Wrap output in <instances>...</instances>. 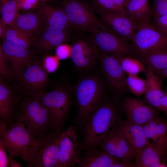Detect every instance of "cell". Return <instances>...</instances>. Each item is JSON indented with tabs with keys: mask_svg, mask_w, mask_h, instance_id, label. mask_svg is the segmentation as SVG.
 <instances>
[{
	"mask_svg": "<svg viewBox=\"0 0 167 167\" xmlns=\"http://www.w3.org/2000/svg\"><path fill=\"white\" fill-rule=\"evenodd\" d=\"M122 103L113 97L105 99L99 108L88 118L82 128L81 148L99 147L122 119Z\"/></svg>",
	"mask_w": 167,
	"mask_h": 167,
	"instance_id": "1",
	"label": "cell"
},
{
	"mask_svg": "<svg viewBox=\"0 0 167 167\" xmlns=\"http://www.w3.org/2000/svg\"><path fill=\"white\" fill-rule=\"evenodd\" d=\"M50 89L37 97L47 109L50 120V130L62 134L73 104V89L67 81L51 83Z\"/></svg>",
	"mask_w": 167,
	"mask_h": 167,
	"instance_id": "2",
	"label": "cell"
},
{
	"mask_svg": "<svg viewBox=\"0 0 167 167\" xmlns=\"http://www.w3.org/2000/svg\"><path fill=\"white\" fill-rule=\"evenodd\" d=\"M74 91L77 107L75 122L82 128L88 118L105 98V86L99 75L92 74L80 79Z\"/></svg>",
	"mask_w": 167,
	"mask_h": 167,
	"instance_id": "3",
	"label": "cell"
},
{
	"mask_svg": "<svg viewBox=\"0 0 167 167\" xmlns=\"http://www.w3.org/2000/svg\"><path fill=\"white\" fill-rule=\"evenodd\" d=\"M14 119V123H22L36 139L50 132L48 111L35 97L27 96L22 98L16 107Z\"/></svg>",
	"mask_w": 167,
	"mask_h": 167,
	"instance_id": "4",
	"label": "cell"
},
{
	"mask_svg": "<svg viewBox=\"0 0 167 167\" xmlns=\"http://www.w3.org/2000/svg\"><path fill=\"white\" fill-rule=\"evenodd\" d=\"M37 141L22 123L15 122L7 128L5 124L0 121V143L8 151L9 160L20 156L27 162L29 149Z\"/></svg>",
	"mask_w": 167,
	"mask_h": 167,
	"instance_id": "5",
	"label": "cell"
},
{
	"mask_svg": "<svg viewBox=\"0 0 167 167\" xmlns=\"http://www.w3.org/2000/svg\"><path fill=\"white\" fill-rule=\"evenodd\" d=\"M15 88L23 96L37 97L46 92L51 82L43 60L33 59L23 72L17 76Z\"/></svg>",
	"mask_w": 167,
	"mask_h": 167,
	"instance_id": "6",
	"label": "cell"
},
{
	"mask_svg": "<svg viewBox=\"0 0 167 167\" xmlns=\"http://www.w3.org/2000/svg\"><path fill=\"white\" fill-rule=\"evenodd\" d=\"M61 134L51 131L29 149L27 167H56Z\"/></svg>",
	"mask_w": 167,
	"mask_h": 167,
	"instance_id": "7",
	"label": "cell"
},
{
	"mask_svg": "<svg viewBox=\"0 0 167 167\" xmlns=\"http://www.w3.org/2000/svg\"><path fill=\"white\" fill-rule=\"evenodd\" d=\"M88 31L91 33L93 43L101 51L117 57L130 56L137 58L132 43L111 30L94 27Z\"/></svg>",
	"mask_w": 167,
	"mask_h": 167,
	"instance_id": "8",
	"label": "cell"
},
{
	"mask_svg": "<svg viewBox=\"0 0 167 167\" xmlns=\"http://www.w3.org/2000/svg\"><path fill=\"white\" fill-rule=\"evenodd\" d=\"M132 43L137 58L164 51L167 46V36L150 23L137 28Z\"/></svg>",
	"mask_w": 167,
	"mask_h": 167,
	"instance_id": "9",
	"label": "cell"
},
{
	"mask_svg": "<svg viewBox=\"0 0 167 167\" xmlns=\"http://www.w3.org/2000/svg\"><path fill=\"white\" fill-rule=\"evenodd\" d=\"M101 69L113 93L118 99L125 96L129 90L125 73L121 66L118 57L101 51L99 56Z\"/></svg>",
	"mask_w": 167,
	"mask_h": 167,
	"instance_id": "10",
	"label": "cell"
},
{
	"mask_svg": "<svg viewBox=\"0 0 167 167\" xmlns=\"http://www.w3.org/2000/svg\"><path fill=\"white\" fill-rule=\"evenodd\" d=\"M63 9L71 25L74 28L88 31L92 28H107L86 3L77 0H67Z\"/></svg>",
	"mask_w": 167,
	"mask_h": 167,
	"instance_id": "11",
	"label": "cell"
},
{
	"mask_svg": "<svg viewBox=\"0 0 167 167\" xmlns=\"http://www.w3.org/2000/svg\"><path fill=\"white\" fill-rule=\"evenodd\" d=\"M76 126L71 125L61 135L56 167H72L79 161L82 150Z\"/></svg>",
	"mask_w": 167,
	"mask_h": 167,
	"instance_id": "12",
	"label": "cell"
},
{
	"mask_svg": "<svg viewBox=\"0 0 167 167\" xmlns=\"http://www.w3.org/2000/svg\"><path fill=\"white\" fill-rule=\"evenodd\" d=\"M122 104L126 120L133 123L143 126L160 116L159 109L135 98L125 97Z\"/></svg>",
	"mask_w": 167,
	"mask_h": 167,
	"instance_id": "13",
	"label": "cell"
},
{
	"mask_svg": "<svg viewBox=\"0 0 167 167\" xmlns=\"http://www.w3.org/2000/svg\"><path fill=\"white\" fill-rule=\"evenodd\" d=\"M23 97L15 87L0 77V121L5 124L7 128L14 124L16 107Z\"/></svg>",
	"mask_w": 167,
	"mask_h": 167,
	"instance_id": "14",
	"label": "cell"
},
{
	"mask_svg": "<svg viewBox=\"0 0 167 167\" xmlns=\"http://www.w3.org/2000/svg\"><path fill=\"white\" fill-rule=\"evenodd\" d=\"M98 11L104 24L118 36L132 42L137 28V24L133 20L101 6Z\"/></svg>",
	"mask_w": 167,
	"mask_h": 167,
	"instance_id": "15",
	"label": "cell"
},
{
	"mask_svg": "<svg viewBox=\"0 0 167 167\" xmlns=\"http://www.w3.org/2000/svg\"><path fill=\"white\" fill-rule=\"evenodd\" d=\"M99 54V49L93 42L80 40L72 46L70 58L77 70L87 71L95 66Z\"/></svg>",
	"mask_w": 167,
	"mask_h": 167,
	"instance_id": "16",
	"label": "cell"
},
{
	"mask_svg": "<svg viewBox=\"0 0 167 167\" xmlns=\"http://www.w3.org/2000/svg\"><path fill=\"white\" fill-rule=\"evenodd\" d=\"M115 128L126 139L135 158L149 143L142 125L122 119Z\"/></svg>",
	"mask_w": 167,
	"mask_h": 167,
	"instance_id": "17",
	"label": "cell"
},
{
	"mask_svg": "<svg viewBox=\"0 0 167 167\" xmlns=\"http://www.w3.org/2000/svg\"><path fill=\"white\" fill-rule=\"evenodd\" d=\"M115 127L99 147L111 156L131 164L135 157L126 139Z\"/></svg>",
	"mask_w": 167,
	"mask_h": 167,
	"instance_id": "18",
	"label": "cell"
},
{
	"mask_svg": "<svg viewBox=\"0 0 167 167\" xmlns=\"http://www.w3.org/2000/svg\"><path fill=\"white\" fill-rule=\"evenodd\" d=\"M167 145L149 143L135 158L136 167H167Z\"/></svg>",
	"mask_w": 167,
	"mask_h": 167,
	"instance_id": "19",
	"label": "cell"
},
{
	"mask_svg": "<svg viewBox=\"0 0 167 167\" xmlns=\"http://www.w3.org/2000/svg\"><path fill=\"white\" fill-rule=\"evenodd\" d=\"M15 78L21 74L33 59L29 49L11 44L5 41L1 45Z\"/></svg>",
	"mask_w": 167,
	"mask_h": 167,
	"instance_id": "20",
	"label": "cell"
},
{
	"mask_svg": "<svg viewBox=\"0 0 167 167\" xmlns=\"http://www.w3.org/2000/svg\"><path fill=\"white\" fill-rule=\"evenodd\" d=\"M75 167H112L123 161L100 148L93 147L84 150Z\"/></svg>",
	"mask_w": 167,
	"mask_h": 167,
	"instance_id": "21",
	"label": "cell"
},
{
	"mask_svg": "<svg viewBox=\"0 0 167 167\" xmlns=\"http://www.w3.org/2000/svg\"><path fill=\"white\" fill-rule=\"evenodd\" d=\"M147 82L146 90L142 101L145 103L161 108V100L164 95L162 79L156 75L154 71L146 67L144 72Z\"/></svg>",
	"mask_w": 167,
	"mask_h": 167,
	"instance_id": "22",
	"label": "cell"
},
{
	"mask_svg": "<svg viewBox=\"0 0 167 167\" xmlns=\"http://www.w3.org/2000/svg\"><path fill=\"white\" fill-rule=\"evenodd\" d=\"M38 7L40 17L49 27L67 30L71 26L63 9L55 8L43 2Z\"/></svg>",
	"mask_w": 167,
	"mask_h": 167,
	"instance_id": "23",
	"label": "cell"
},
{
	"mask_svg": "<svg viewBox=\"0 0 167 167\" xmlns=\"http://www.w3.org/2000/svg\"><path fill=\"white\" fill-rule=\"evenodd\" d=\"M125 9L128 16L136 23L137 28L150 23L152 12L148 0H128Z\"/></svg>",
	"mask_w": 167,
	"mask_h": 167,
	"instance_id": "24",
	"label": "cell"
},
{
	"mask_svg": "<svg viewBox=\"0 0 167 167\" xmlns=\"http://www.w3.org/2000/svg\"><path fill=\"white\" fill-rule=\"evenodd\" d=\"M66 30L49 27L43 33L37 45L41 51H50L53 48L63 44L67 36Z\"/></svg>",
	"mask_w": 167,
	"mask_h": 167,
	"instance_id": "25",
	"label": "cell"
},
{
	"mask_svg": "<svg viewBox=\"0 0 167 167\" xmlns=\"http://www.w3.org/2000/svg\"><path fill=\"white\" fill-rule=\"evenodd\" d=\"M145 135L153 142L167 145V122L160 116L143 125Z\"/></svg>",
	"mask_w": 167,
	"mask_h": 167,
	"instance_id": "26",
	"label": "cell"
},
{
	"mask_svg": "<svg viewBox=\"0 0 167 167\" xmlns=\"http://www.w3.org/2000/svg\"><path fill=\"white\" fill-rule=\"evenodd\" d=\"M39 20L38 16L32 12L19 14L11 27L29 35L38 29Z\"/></svg>",
	"mask_w": 167,
	"mask_h": 167,
	"instance_id": "27",
	"label": "cell"
},
{
	"mask_svg": "<svg viewBox=\"0 0 167 167\" xmlns=\"http://www.w3.org/2000/svg\"><path fill=\"white\" fill-rule=\"evenodd\" d=\"M4 41L13 45L29 49L32 43L31 36L11 26L8 27Z\"/></svg>",
	"mask_w": 167,
	"mask_h": 167,
	"instance_id": "28",
	"label": "cell"
},
{
	"mask_svg": "<svg viewBox=\"0 0 167 167\" xmlns=\"http://www.w3.org/2000/svg\"><path fill=\"white\" fill-rule=\"evenodd\" d=\"M153 71L167 68V52L164 51L138 58Z\"/></svg>",
	"mask_w": 167,
	"mask_h": 167,
	"instance_id": "29",
	"label": "cell"
},
{
	"mask_svg": "<svg viewBox=\"0 0 167 167\" xmlns=\"http://www.w3.org/2000/svg\"><path fill=\"white\" fill-rule=\"evenodd\" d=\"M121 67L127 75H137L144 72L145 65L138 59L130 56L118 57Z\"/></svg>",
	"mask_w": 167,
	"mask_h": 167,
	"instance_id": "30",
	"label": "cell"
},
{
	"mask_svg": "<svg viewBox=\"0 0 167 167\" xmlns=\"http://www.w3.org/2000/svg\"><path fill=\"white\" fill-rule=\"evenodd\" d=\"M1 6V19L6 26H11L19 15L16 1L10 0Z\"/></svg>",
	"mask_w": 167,
	"mask_h": 167,
	"instance_id": "31",
	"label": "cell"
},
{
	"mask_svg": "<svg viewBox=\"0 0 167 167\" xmlns=\"http://www.w3.org/2000/svg\"><path fill=\"white\" fill-rule=\"evenodd\" d=\"M126 82L129 90L133 94L138 96L145 94L147 86L146 79L140 78L137 75H127Z\"/></svg>",
	"mask_w": 167,
	"mask_h": 167,
	"instance_id": "32",
	"label": "cell"
},
{
	"mask_svg": "<svg viewBox=\"0 0 167 167\" xmlns=\"http://www.w3.org/2000/svg\"><path fill=\"white\" fill-rule=\"evenodd\" d=\"M0 76L8 81L15 79L11 67L6 60L1 46H0Z\"/></svg>",
	"mask_w": 167,
	"mask_h": 167,
	"instance_id": "33",
	"label": "cell"
},
{
	"mask_svg": "<svg viewBox=\"0 0 167 167\" xmlns=\"http://www.w3.org/2000/svg\"><path fill=\"white\" fill-rule=\"evenodd\" d=\"M59 59L56 56L46 55L43 60L44 66L48 73L55 72L59 64Z\"/></svg>",
	"mask_w": 167,
	"mask_h": 167,
	"instance_id": "34",
	"label": "cell"
},
{
	"mask_svg": "<svg viewBox=\"0 0 167 167\" xmlns=\"http://www.w3.org/2000/svg\"><path fill=\"white\" fill-rule=\"evenodd\" d=\"M151 9L153 19L167 13V0H154Z\"/></svg>",
	"mask_w": 167,
	"mask_h": 167,
	"instance_id": "35",
	"label": "cell"
},
{
	"mask_svg": "<svg viewBox=\"0 0 167 167\" xmlns=\"http://www.w3.org/2000/svg\"><path fill=\"white\" fill-rule=\"evenodd\" d=\"M72 51V46L65 44H62L55 49L56 56L59 60H64L71 57Z\"/></svg>",
	"mask_w": 167,
	"mask_h": 167,
	"instance_id": "36",
	"label": "cell"
},
{
	"mask_svg": "<svg viewBox=\"0 0 167 167\" xmlns=\"http://www.w3.org/2000/svg\"><path fill=\"white\" fill-rule=\"evenodd\" d=\"M153 19L152 24L161 32L167 36V13Z\"/></svg>",
	"mask_w": 167,
	"mask_h": 167,
	"instance_id": "37",
	"label": "cell"
},
{
	"mask_svg": "<svg viewBox=\"0 0 167 167\" xmlns=\"http://www.w3.org/2000/svg\"><path fill=\"white\" fill-rule=\"evenodd\" d=\"M19 10H27L38 6V0H15Z\"/></svg>",
	"mask_w": 167,
	"mask_h": 167,
	"instance_id": "38",
	"label": "cell"
},
{
	"mask_svg": "<svg viewBox=\"0 0 167 167\" xmlns=\"http://www.w3.org/2000/svg\"><path fill=\"white\" fill-rule=\"evenodd\" d=\"M101 6L106 9L113 11L120 15L128 16L127 14L122 12L114 5L112 0H96Z\"/></svg>",
	"mask_w": 167,
	"mask_h": 167,
	"instance_id": "39",
	"label": "cell"
},
{
	"mask_svg": "<svg viewBox=\"0 0 167 167\" xmlns=\"http://www.w3.org/2000/svg\"><path fill=\"white\" fill-rule=\"evenodd\" d=\"M6 148L1 143H0V167H9V159L7 156Z\"/></svg>",
	"mask_w": 167,
	"mask_h": 167,
	"instance_id": "40",
	"label": "cell"
},
{
	"mask_svg": "<svg viewBox=\"0 0 167 167\" xmlns=\"http://www.w3.org/2000/svg\"><path fill=\"white\" fill-rule=\"evenodd\" d=\"M112 1L118 8L127 14L125 7L128 0H112Z\"/></svg>",
	"mask_w": 167,
	"mask_h": 167,
	"instance_id": "41",
	"label": "cell"
},
{
	"mask_svg": "<svg viewBox=\"0 0 167 167\" xmlns=\"http://www.w3.org/2000/svg\"><path fill=\"white\" fill-rule=\"evenodd\" d=\"M160 110L167 116V96L164 94L161 99Z\"/></svg>",
	"mask_w": 167,
	"mask_h": 167,
	"instance_id": "42",
	"label": "cell"
},
{
	"mask_svg": "<svg viewBox=\"0 0 167 167\" xmlns=\"http://www.w3.org/2000/svg\"><path fill=\"white\" fill-rule=\"evenodd\" d=\"M153 71L156 75L161 79H167V68Z\"/></svg>",
	"mask_w": 167,
	"mask_h": 167,
	"instance_id": "43",
	"label": "cell"
},
{
	"mask_svg": "<svg viewBox=\"0 0 167 167\" xmlns=\"http://www.w3.org/2000/svg\"><path fill=\"white\" fill-rule=\"evenodd\" d=\"M8 27L3 23L1 19H0V36L4 38Z\"/></svg>",
	"mask_w": 167,
	"mask_h": 167,
	"instance_id": "44",
	"label": "cell"
},
{
	"mask_svg": "<svg viewBox=\"0 0 167 167\" xmlns=\"http://www.w3.org/2000/svg\"><path fill=\"white\" fill-rule=\"evenodd\" d=\"M15 159L9 160V167H22L23 166L19 162L16 161Z\"/></svg>",
	"mask_w": 167,
	"mask_h": 167,
	"instance_id": "45",
	"label": "cell"
},
{
	"mask_svg": "<svg viewBox=\"0 0 167 167\" xmlns=\"http://www.w3.org/2000/svg\"><path fill=\"white\" fill-rule=\"evenodd\" d=\"M9 0H0L1 5Z\"/></svg>",
	"mask_w": 167,
	"mask_h": 167,
	"instance_id": "46",
	"label": "cell"
},
{
	"mask_svg": "<svg viewBox=\"0 0 167 167\" xmlns=\"http://www.w3.org/2000/svg\"><path fill=\"white\" fill-rule=\"evenodd\" d=\"M39 1H41V2H45L48 1H52L53 0H38Z\"/></svg>",
	"mask_w": 167,
	"mask_h": 167,
	"instance_id": "47",
	"label": "cell"
},
{
	"mask_svg": "<svg viewBox=\"0 0 167 167\" xmlns=\"http://www.w3.org/2000/svg\"><path fill=\"white\" fill-rule=\"evenodd\" d=\"M165 90L164 92V94L167 96V86L165 88Z\"/></svg>",
	"mask_w": 167,
	"mask_h": 167,
	"instance_id": "48",
	"label": "cell"
},
{
	"mask_svg": "<svg viewBox=\"0 0 167 167\" xmlns=\"http://www.w3.org/2000/svg\"><path fill=\"white\" fill-rule=\"evenodd\" d=\"M164 51L167 52V46L164 50Z\"/></svg>",
	"mask_w": 167,
	"mask_h": 167,
	"instance_id": "49",
	"label": "cell"
}]
</instances>
